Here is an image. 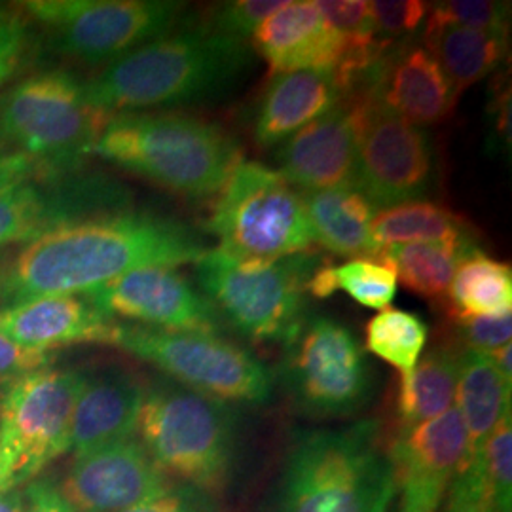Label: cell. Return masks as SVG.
<instances>
[{"mask_svg":"<svg viewBox=\"0 0 512 512\" xmlns=\"http://www.w3.org/2000/svg\"><path fill=\"white\" fill-rule=\"evenodd\" d=\"M456 329L465 348L490 353L511 344L512 313L456 317Z\"/></svg>","mask_w":512,"mask_h":512,"instance_id":"74e56055","label":"cell"},{"mask_svg":"<svg viewBox=\"0 0 512 512\" xmlns=\"http://www.w3.org/2000/svg\"><path fill=\"white\" fill-rule=\"evenodd\" d=\"M55 52L86 65H109L150 40L171 33L184 12L169 0H29Z\"/></svg>","mask_w":512,"mask_h":512,"instance_id":"7c38bea8","label":"cell"},{"mask_svg":"<svg viewBox=\"0 0 512 512\" xmlns=\"http://www.w3.org/2000/svg\"><path fill=\"white\" fill-rule=\"evenodd\" d=\"M370 23L374 35L387 46L399 44L425 23L429 14V2L423 0H374L368 2Z\"/></svg>","mask_w":512,"mask_h":512,"instance_id":"e575fe53","label":"cell"},{"mask_svg":"<svg viewBox=\"0 0 512 512\" xmlns=\"http://www.w3.org/2000/svg\"><path fill=\"white\" fill-rule=\"evenodd\" d=\"M137 433L167 478L207 495L228 486L238 446L228 404L177 382H156L145 389Z\"/></svg>","mask_w":512,"mask_h":512,"instance_id":"5b68a950","label":"cell"},{"mask_svg":"<svg viewBox=\"0 0 512 512\" xmlns=\"http://www.w3.org/2000/svg\"><path fill=\"white\" fill-rule=\"evenodd\" d=\"M205 232L219 239V253L238 262H274L313 243L302 192L274 169L243 160L217 194Z\"/></svg>","mask_w":512,"mask_h":512,"instance_id":"52a82bcc","label":"cell"},{"mask_svg":"<svg viewBox=\"0 0 512 512\" xmlns=\"http://www.w3.org/2000/svg\"><path fill=\"white\" fill-rule=\"evenodd\" d=\"M393 497V465L380 444V423L365 420L298 431L270 512H387Z\"/></svg>","mask_w":512,"mask_h":512,"instance_id":"3957f363","label":"cell"},{"mask_svg":"<svg viewBox=\"0 0 512 512\" xmlns=\"http://www.w3.org/2000/svg\"><path fill=\"white\" fill-rule=\"evenodd\" d=\"M340 103L332 71L302 69L275 74L266 86L255 118V141L260 148L283 145L296 131Z\"/></svg>","mask_w":512,"mask_h":512,"instance_id":"603a6c76","label":"cell"},{"mask_svg":"<svg viewBox=\"0 0 512 512\" xmlns=\"http://www.w3.org/2000/svg\"><path fill=\"white\" fill-rule=\"evenodd\" d=\"M124 184L103 173H59L0 190V251L27 245L59 226L131 209Z\"/></svg>","mask_w":512,"mask_h":512,"instance_id":"5bb4252c","label":"cell"},{"mask_svg":"<svg viewBox=\"0 0 512 512\" xmlns=\"http://www.w3.org/2000/svg\"><path fill=\"white\" fill-rule=\"evenodd\" d=\"M25 50V29L0 38V86L18 69Z\"/></svg>","mask_w":512,"mask_h":512,"instance_id":"f6af8a7d","label":"cell"},{"mask_svg":"<svg viewBox=\"0 0 512 512\" xmlns=\"http://www.w3.org/2000/svg\"><path fill=\"white\" fill-rule=\"evenodd\" d=\"M279 175L300 192L357 188V137L346 103L296 131L277 148Z\"/></svg>","mask_w":512,"mask_h":512,"instance_id":"d6986e66","label":"cell"},{"mask_svg":"<svg viewBox=\"0 0 512 512\" xmlns=\"http://www.w3.org/2000/svg\"><path fill=\"white\" fill-rule=\"evenodd\" d=\"M399 512H440L467 456V431L458 408L399 431L387 452Z\"/></svg>","mask_w":512,"mask_h":512,"instance_id":"2e32d148","label":"cell"},{"mask_svg":"<svg viewBox=\"0 0 512 512\" xmlns=\"http://www.w3.org/2000/svg\"><path fill=\"white\" fill-rule=\"evenodd\" d=\"M143 399L145 387L124 370L88 376L71 423L69 450L74 458L133 437Z\"/></svg>","mask_w":512,"mask_h":512,"instance_id":"7402d4cb","label":"cell"},{"mask_svg":"<svg viewBox=\"0 0 512 512\" xmlns=\"http://www.w3.org/2000/svg\"><path fill=\"white\" fill-rule=\"evenodd\" d=\"M344 291L357 304L382 311L397 294V275L382 258H351L342 266L321 262L308 281L313 298H330Z\"/></svg>","mask_w":512,"mask_h":512,"instance_id":"4dcf8cb0","label":"cell"},{"mask_svg":"<svg viewBox=\"0 0 512 512\" xmlns=\"http://www.w3.org/2000/svg\"><path fill=\"white\" fill-rule=\"evenodd\" d=\"M311 239L330 253L349 258H380L370 222L376 207L355 186L302 192Z\"/></svg>","mask_w":512,"mask_h":512,"instance_id":"d4e9b609","label":"cell"},{"mask_svg":"<svg viewBox=\"0 0 512 512\" xmlns=\"http://www.w3.org/2000/svg\"><path fill=\"white\" fill-rule=\"evenodd\" d=\"M490 114L494 118L495 133L501 143L511 150V86L499 88L494 93V103L490 107Z\"/></svg>","mask_w":512,"mask_h":512,"instance_id":"ee69618b","label":"cell"},{"mask_svg":"<svg viewBox=\"0 0 512 512\" xmlns=\"http://www.w3.org/2000/svg\"><path fill=\"white\" fill-rule=\"evenodd\" d=\"M109 118L65 71L33 74L0 99V133L61 173L80 169Z\"/></svg>","mask_w":512,"mask_h":512,"instance_id":"30bf717a","label":"cell"},{"mask_svg":"<svg viewBox=\"0 0 512 512\" xmlns=\"http://www.w3.org/2000/svg\"><path fill=\"white\" fill-rule=\"evenodd\" d=\"M27 488L33 499V512H76L52 482L37 480L29 482Z\"/></svg>","mask_w":512,"mask_h":512,"instance_id":"7bdbcfd3","label":"cell"},{"mask_svg":"<svg viewBox=\"0 0 512 512\" xmlns=\"http://www.w3.org/2000/svg\"><path fill=\"white\" fill-rule=\"evenodd\" d=\"M0 512H33V499L27 484L0 492Z\"/></svg>","mask_w":512,"mask_h":512,"instance_id":"bcb514c9","label":"cell"},{"mask_svg":"<svg viewBox=\"0 0 512 512\" xmlns=\"http://www.w3.org/2000/svg\"><path fill=\"white\" fill-rule=\"evenodd\" d=\"M92 154L192 200L217 196L241 162L226 129L194 116L152 112L110 116Z\"/></svg>","mask_w":512,"mask_h":512,"instance_id":"277c9868","label":"cell"},{"mask_svg":"<svg viewBox=\"0 0 512 512\" xmlns=\"http://www.w3.org/2000/svg\"><path fill=\"white\" fill-rule=\"evenodd\" d=\"M211 251L181 220L122 211L59 226L27 245L0 277V306L48 294H84L143 266L196 264Z\"/></svg>","mask_w":512,"mask_h":512,"instance_id":"6da1fadb","label":"cell"},{"mask_svg":"<svg viewBox=\"0 0 512 512\" xmlns=\"http://www.w3.org/2000/svg\"><path fill=\"white\" fill-rule=\"evenodd\" d=\"M124 512H219L211 497L190 486H171L147 503Z\"/></svg>","mask_w":512,"mask_h":512,"instance_id":"ab89813d","label":"cell"},{"mask_svg":"<svg viewBox=\"0 0 512 512\" xmlns=\"http://www.w3.org/2000/svg\"><path fill=\"white\" fill-rule=\"evenodd\" d=\"M429 327L412 311L385 308L366 323L365 349L401 372L408 384L427 344Z\"/></svg>","mask_w":512,"mask_h":512,"instance_id":"1f68e13d","label":"cell"},{"mask_svg":"<svg viewBox=\"0 0 512 512\" xmlns=\"http://www.w3.org/2000/svg\"><path fill=\"white\" fill-rule=\"evenodd\" d=\"M423 48L435 57L452 90L459 95L484 80L505 61L509 35L459 25L423 27Z\"/></svg>","mask_w":512,"mask_h":512,"instance_id":"484cf974","label":"cell"},{"mask_svg":"<svg viewBox=\"0 0 512 512\" xmlns=\"http://www.w3.org/2000/svg\"><path fill=\"white\" fill-rule=\"evenodd\" d=\"M249 40L268 63L270 76L302 69L334 73L346 50V40L325 23L315 0H285Z\"/></svg>","mask_w":512,"mask_h":512,"instance_id":"44dd1931","label":"cell"},{"mask_svg":"<svg viewBox=\"0 0 512 512\" xmlns=\"http://www.w3.org/2000/svg\"><path fill=\"white\" fill-rule=\"evenodd\" d=\"M372 241L380 247L403 243L471 241V226L437 203L408 202L376 211L370 222Z\"/></svg>","mask_w":512,"mask_h":512,"instance_id":"f1b7e54d","label":"cell"},{"mask_svg":"<svg viewBox=\"0 0 512 512\" xmlns=\"http://www.w3.org/2000/svg\"><path fill=\"white\" fill-rule=\"evenodd\" d=\"M511 393L512 384L505 382L488 353L467 349L459 355L456 408L467 431V456L461 469L482 471L486 440L495 425L511 414Z\"/></svg>","mask_w":512,"mask_h":512,"instance_id":"cb8c5ba5","label":"cell"},{"mask_svg":"<svg viewBox=\"0 0 512 512\" xmlns=\"http://www.w3.org/2000/svg\"><path fill=\"white\" fill-rule=\"evenodd\" d=\"M482 471L495 512H512V418L495 425L482 452Z\"/></svg>","mask_w":512,"mask_h":512,"instance_id":"836d02e7","label":"cell"},{"mask_svg":"<svg viewBox=\"0 0 512 512\" xmlns=\"http://www.w3.org/2000/svg\"><path fill=\"white\" fill-rule=\"evenodd\" d=\"M6 488H12V486H10V482H8L6 469H4V465H2V461H0V492L6 490Z\"/></svg>","mask_w":512,"mask_h":512,"instance_id":"681fc988","label":"cell"},{"mask_svg":"<svg viewBox=\"0 0 512 512\" xmlns=\"http://www.w3.org/2000/svg\"><path fill=\"white\" fill-rule=\"evenodd\" d=\"M116 321L84 294H48L0 308V332L25 349L52 353L74 344H109Z\"/></svg>","mask_w":512,"mask_h":512,"instance_id":"ffe728a7","label":"cell"},{"mask_svg":"<svg viewBox=\"0 0 512 512\" xmlns=\"http://www.w3.org/2000/svg\"><path fill=\"white\" fill-rule=\"evenodd\" d=\"M4 266H6V260H4V256H0V277H2V272H4Z\"/></svg>","mask_w":512,"mask_h":512,"instance_id":"f907efd6","label":"cell"},{"mask_svg":"<svg viewBox=\"0 0 512 512\" xmlns=\"http://www.w3.org/2000/svg\"><path fill=\"white\" fill-rule=\"evenodd\" d=\"M511 4L494 0H444L429 4L423 27L459 25L509 35Z\"/></svg>","mask_w":512,"mask_h":512,"instance_id":"d6a6232c","label":"cell"},{"mask_svg":"<svg viewBox=\"0 0 512 512\" xmlns=\"http://www.w3.org/2000/svg\"><path fill=\"white\" fill-rule=\"evenodd\" d=\"M112 346L156 366L171 382L222 403L260 406L274 391L270 370L249 349L219 334L116 323Z\"/></svg>","mask_w":512,"mask_h":512,"instance_id":"9c48e42d","label":"cell"},{"mask_svg":"<svg viewBox=\"0 0 512 512\" xmlns=\"http://www.w3.org/2000/svg\"><path fill=\"white\" fill-rule=\"evenodd\" d=\"M279 382L294 408L315 420L351 418L374 393V372L355 334L342 323L306 313L283 346Z\"/></svg>","mask_w":512,"mask_h":512,"instance_id":"ba28073f","label":"cell"},{"mask_svg":"<svg viewBox=\"0 0 512 512\" xmlns=\"http://www.w3.org/2000/svg\"><path fill=\"white\" fill-rule=\"evenodd\" d=\"M372 95L416 126L446 120L458 103L435 57L412 38L391 46L346 99Z\"/></svg>","mask_w":512,"mask_h":512,"instance_id":"ac0fdd59","label":"cell"},{"mask_svg":"<svg viewBox=\"0 0 512 512\" xmlns=\"http://www.w3.org/2000/svg\"><path fill=\"white\" fill-rule=\"evenodd\" d=\"M52 363V353L25 349L0 332V380H12Z\"/></svg>","mask_w":512,"mask_h":512,"instance_id":"60d3db41","label":"cell"},{"mask_svg":"<svg viewBox=\"0 0 512 512\" xmlns=\"http://www.w3.org/2000/svg\"><path fill=\"white\" fill-rule=\"evenodd\" d=\"M442 512H495L484 473L461 469L444 499Z\"/></svg>","mask_w":512,"mask_h":512,"instance_id":"f35d334b","label":"cell"},{"mask_svg":"<svg viewBox=\"0 0 512 512\" xmlns=\"http://www.w3.org/2000/svg\"><path fill=\"white\" fill-rule=\"evenodd\" d=\"M88 374L42 366L6 380L0 393V461L21 486L69 452L74 406Z\"/></svg>","mask_w":512,"mask_h":512,"instance_id":"8fae6325","label":"cell"},{"mask_svg":"<svg viewBox=\"0 0 512 512\" xmlns=\"http://www.w3.org/2000/svg\"><path fill=\"white\" fill-rule=\"evenodd\" d=\"M321 262L308 251L274 262H238L211 249L196 262V275L224 325L253 342L285 346L308 313V281Z\"/></svg>","mask_w":512,"mask_h":512,"instance_id":"8992f818","label":"cell"},{"mask_svg":"<svg viewBox=\"0 0 512 512\" xmlns=\"http://www.w3.org/2000/svg\"><path fill=\"white\" fill-rule=\"evenodd\" d=\"M357 137V190L376 209L425 198L433 177V152L425 129L404 120L372 95L342 101Z\"/></svg>","mask_w":512,"mask_h":512,"instance_id":"4fadbf2b","label":"cell"},{"mask_svg":"<svg viewBox=\"0 0 512 512\" xmlns=\"http://www.w3.org/2000/svg\"><path fill=\"white\" fill-rule=\"evenodd\" d=\"M23 31V23L14 14L0 10V38Z\"/></svg>","mask_w":512,"mask_h":512,"instance_id":"c3c4849f","label":"cell"},{"mask_svg":"<svg viewBox=\"0 0 512 512\" xmlns=\"http://www.w3.org/2000/svg\"><path fill=\"white\" fill-rule=\"evenodd\" d=\"M59 173L61 171H57L52 165L44 164L21 150L0 154V190L35 177L59 175Z\"/></svg>","mask_w":512,"mask_h":512,"instance_id":"b9f144b4","label":"cell"},{"mask_svg":"<svg viewBox=\"0 0 512 512\" xmlns=\"http://www.w3.org/2000/svg\"><path fill=\"white\" fill-rule=\"evenodd\" d=\"M488 355H490V359H492L495 368L499 370V374L505 378V382L512 384L511 344L494 349V351H490Z\"/></svg>","mask_w":512,"mask_h":512,"instance_id":"7dc6e473","label":"cell"},{"mask_svg":"<svg viewBox=\"0 0 512 512\" xmlns=\"http://www.w3.org/2000/svg\"><path fill=\"white\" fill-rule=\"evenodd\" d=\"M471 241H437V243H403L382 249L385 260L404 287L427 300L448 294L459 262L476 251Z\"/></svg>","mask_w":512,"mask_h":512,"instance_id":"4316f807","label":"cell"},{"mask_svg":"<svg viewBox=\"0 0 512 512\" xmlns=\"http://www.w3.org/2000/svg\"><path fill=\"white\" fill-rule=\"evenodd\" d=\"M285 0H236L222 4L211 23L213 29L228 37L247 42L256 27L277 12Z\"/></svg>","mask_w":512,"mask_h":512,"instance_id":"8d00e7d4","label":"cell"},{"mask_svg":"<svg viewBox=\"0 0 512 512\" xmlns=\"http://www.w3.org/2000/svg\"><path fill=\"white\" fill-rule=\"evenodd\" d=\"M84 296L110 319L118 315L143 327L205 334L224 329L211 302L171 266L129 270Z\"/></svg>","mask_w":512,"mask_h":512,"instance_id":"9a60e30c","label":"cell"},{"mask_svg":"<svg viewBox=\"0 0 512 512\" xmlns=\"http://www.w3.org/2000/svg\"><path fill=\"white\" fill-rule=\"evenodd\" d=\"M321 16L334 33L348 46H365L380 42L374 35L368 2L365 0H315ZM384 44V42H382Z\"/></svg>","mask_w":512,"mask_h":512,"instance_id":"d590c367","label":"cell"},{"mask_svg":"<svg viewBox=\"0 0 512 512\" xmlns=\"http://www.w3.org/2000/svg\"><path fill=\"white\" fill-rule=\"evenodd\" d=\"M171 486L141 440L129 437L74 458L59 492L76 512H124Z\"/></svg>","mask_w":512,"mask_h":512,"instance_id":"e0dca14e","label":"cell"},{"mask_svg":"<svg viewBox=\"0 0 512 512\" xmlns=\"http://www.w3.org/2000/svg\"><path fill=\"white\" fill-rule=\"evenodd\" d=\"M448 298L456 317L512 313V270L476 249L459 262Z\"/></svg>","mask_w":512,"mask_h":512,"instance_id":"f546056e","label":"cell"},{"mask_svg":"<svg viewBox=\"0 0 512 512\" xmlns=\"http://www.w3.org/2000/svg\"><path fill=\"white\" fill-rule=\"evenodd\" d=\"M251 67L247 42L207 27L167 33L105 65L82 84L103 112H135L219 97Z\"/></svg>","mask_w":512,"mask_h":512,"instance_id":"7a4b0ae2","label":"cell"},{"mask_svg":"<svg viewBox=\"0 0 512 512\" xmlns=\"http://www.w3.org/2000/svg\"><path fill=\"white\" fill-rule=\"evenodd\" d=\"M459 355L448 348L431 349L420 359L408 384L399 387V431L435 420L456 401Z\"/></svg>","mask_w":512,"mask_h":512,"instance_id":"83f0119b","label":"cell"}]
</instances>
